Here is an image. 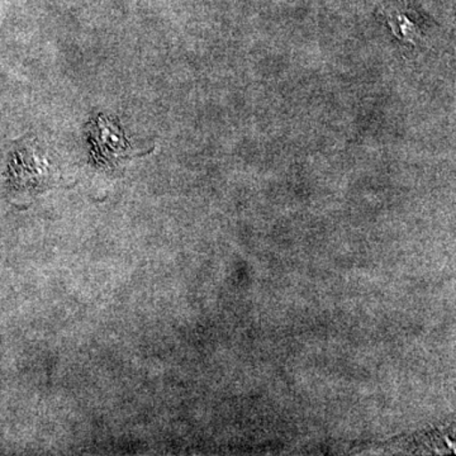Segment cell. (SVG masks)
I'll return each mask as SVG.
<instances>
[{
	"mask_svg": "<svg viewBox=\"0 0 456 456\" xmlns=\"http://www.w3.org/2000/svg\"><path fill=\"white\" fill-rule=\"evenodd\" d=\"M94 156L99 163L113 164L118 159L126 158L130 147L123 139L121 132L103 117H99L97 122L90 128Z\"/></svg>",
	"mask_w": 456,
	"mask_h": 456,
	"instance_id": "6da1fadb",
	"label": "cell"
}]
</instances>
